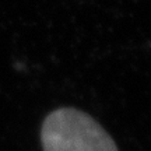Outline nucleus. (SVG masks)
Instances as JSON below:
<instances>
[{
	"label": "nucleus",
	"instance_id": "obj_1",
	"mask_svg": "<svg viewBox=\"0 0 151 151\" xmlns=\"http://www.w3.org/2000/svg\"><path fill=\"white\" fill-rule=\"evenodd\" d=\"M41 140L43 151H118L95 119L74 108L50 113L42 124Z\"/></svg>",
	"mask_w": 151,
	"mask_h": 151
}]
</instances>
